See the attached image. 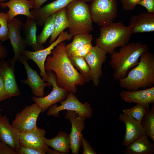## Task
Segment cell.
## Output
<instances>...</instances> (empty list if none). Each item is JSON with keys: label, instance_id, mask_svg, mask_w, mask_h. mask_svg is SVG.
Returning <instances> with one entry per match:
<instances>
[{"label": "cell", "instance_id": "603a6c76", "mask_svg": "<svg viewBox=\"0 0 154 154\" xmlns=\"http://www.w3.org/2000/svg\"><path fill=\"white\" fill-rule=\"evenodd\" d=\"M37 24L34 19L27 17L25 22L22 23V29L27 47H31L34 51L43 49L44 46L37 42Z\"/></svg>", "mask_w": 154, "mask_h": 154}, {"label": "cell", "instance_id": "7bdbcfd3", "mask_svg": "<svg viewBox=\"0 0 154 154\" xmlns=\"http://www.w3.org/2000/svg\"><path fill=\"white\" fill-rule=\"evenodd\" d=\"M83 1L86 2H91L92 0H82Z\"/></svg>", "mask_w": 154, "mask_h": 154}, {"label": "cell", "instance_id": "d590c367", "mask_svg": "<svg viewBox=\"0 0 154 154\" xmlns=\"http://www.w3.org/2000/svg\"><path fill=\"white\" fill-rule=\"evenodd\" d=\"M17 152L18 154H44L40 150L21 145Z\"/></svg>", "mask_w": 154, "mask_h": 154}, {"label": "cell", "instance_id": "8d00e7d4", "mask_svg": "<svg viewBox=\"0 0 154 154\" xmlns=\"http://www.w3.org/2000/svg\"><path fill=\"white\" fill-rule=\"evenodd\" d=\"M0 154H18L9 146L0 141Z\"/></svg>", "mask_w": 154, "mask_h": 154}, {"label": "cell", "instance_id": "cb8c5ba5", "mask_svg": "<svg viewBox=\"0 0 154 154\" xmlns=\"http://www.w3.org/2000/svg\"><path fill=\"white\" fill-rule=\"evenodd\" d=\"M123 151L124 154H153L154 144L145 134L127 145Z\"/></svg>", "mask_w": 154, "mask_h": 154}, {"label": "cell", "instance_id": "7402d4cb", "mask_svg": "<svg viewBox=\"0 0 154 154\" xmlns=\"http://www.w3.org/2000/svg\"><path fill=\"white\" fill-rule=\"evenodd\" d=\"M129 27L132 34L154 31V13L143 12L132 16Z\"/></svg>", "mask_w": 154, "mask_h": 154}, {"label": "cell", "instance_id": "6da1fadb", "mask_svg": "<svg viewBox=\"0 0 154 154\" xmlns=\"http://www.w3.org/2000/svg\"><path fill=\"white\" fill-rule=\"evenodd\" d=\"M65 46L64 41L57 44L52 51V55L46 57L44 68L46 71L54 72L59 86L74 93L77 92V86L83 85L86 82L72 64L67 54Z\"/></svg>", "mask_w": 154, "mask_h": 154}, {"label": "cell", "instance_id": "60d3db41", "mask_svg": "<svg viewBox=\"0 0 154 154\" xmlns=\"http://www.w3.org/2000/svg\"><path fill=\"white\" fill-rule=\"evenodd\" d=\"M48 0H34L35 4V10L40 8L42 5Z\"/></svg>", "mask_w": 154, "mask_h": 154}, {"label": "cell", "instance_id": "e0dca14e", "mask_svg": "<svg viewBox=\"0 0 154 154\" xmlns=\"http://www.w3.org/2000/svg\"><path fill=\"white\" fill-rule=\"evenodd\" d=\"M46 133L44 129L38 127L34 130L20 133V144L23 146L33 148L46 154L49 149L45 142Z\"/></svg>", "mask_w": 154, "mask_h": 154}, {"label": "cell", "instance_id": "3957f363", "mask_svg": "<svg viewBox=\"0 0 154 154\" xmlns=\"http://www.w3.org/2000/svg\"><path fill=\"white\" fill-rule=\"evenodd\" d=\"M148 50L147 45L136 42L128 43L119 51H115L111 54L109 62L114 78L119 80L125 77L128 70L137 65L141 56Z\"/></svg>", "mask_w": 154, "mask_h": 154}, {"label": "cell", "instance_id": "ba28073f", "mask_svg": "<svg viewBox=\"0 0 154 154\" xmlns=\"http://www.w3.org/2000/svg\"><path fill=\"white\" fill-rule=\"evenodd\" d=\"M41 109L36 103L25 107L17 113L11 125L20 134L37 129V121Z\"/></svg>", "mask_w": 154, "mask_h": 154}, {"label": "cell", "instance_id": "d4e9b609", "mask_svg": "<svg viewBox=\"0 0 154 154\" xmlns=\"http://www.w3.org/2000/svg\"><path fill=\"white\" fill-rule=\"evenodd\" d=\"M45 142L48 146L62 154L70 152V141L69 135L64 132L60 131L57 135L51 139H45Z\"/></svg>", "mask_w": 154, "mask_h": 154}, {"label": "cell", "instance_id": "4dcf8cb0", "mask_svg": "<svg viewBox=\"0 0 154 154\" xmlns=\"http://www.w3.org/2000/svg\"><path fill=\"white\" fill-rule=\"evenodd\" d=\"M146 110L144 106L137 104L131 108L123 110V113L131 117L141 123Z\"/></svg>", "mask_w": 154, "mask_h": 154}, {"label": "cell", "instance_id": "2e32d148", "mask_svg": "<svg viewBox=\"0 0 154 154\" xmlns=\"http://www.w3.org/2000/svg\"><path fill=\"white\" fill-rule=\"evenodd\" d=\"M119 96L126 103H135L148 110L150 104H154V86L140 90H123L120 92Z\"/></svg>", "mask_w": 154, "mask_h": 154}, {"label": "cell", "instance_id": "484cf974", "mask_svg": "<svg viewBox=\"0 0 154 154\" xmlns=\"http://www.w3.org/2000/svg\"><path fill=\"white\" fill-rule=\"evenodd\" d=\"M68 26L65 7L57 12L54 21V30L49 41L50 44L53 42L62 32L68 28Z\"/></svg>", "mask_w": 154, "mask_h": 154}, {"label": "cell", "instance_id": "52a82bcc", "mask_svg": "<svg viewBox=\"0 0 154 154\" xmlns=\"http://www.w3.org/2000/svg\"><path fill=\"white\" fill-rule=\"evenodd\" d=\"M59 106L56 103L50 106L47 115L58 117L60 111L66 110L75 112L79 116L86 119L90 118L93 116V110L90 104L87 102H81L72 92H69L66 99L61 102Z\"/></svg>", "mask_w": 154, "mask_h": 154}, {"label": "cell", "instance_id": "b9f144b4", "mask_svg": "<svg viewBox=\"0 0 154 154\" xmlns=\"http://www.w3.org/2000/svg\"><path fill=\"white\" fill-rule=\"evenodd\" d=\"M46 153L50 154H62V153L58 151L54 150H52L49 149Z\"/></svg>", "mask_w": 154, "mask_h": 154}, {"label": "cell", "instance_id": "9c48e42d", "mask_svg": "<svg viewBox=\"0 0 154 154\" xmlns=\"http://www.w3.org/2000/svg\"><path fill=\"white\" fill-rule=\"evenodd\" d=\"M73 37L67 31L62 32L56 39L48 47L37 51H30L25 50L22 54L27 59H31L35 62L39 68L40 75L43 79L48 82L49 77L44 68V64L47 56L50 55L52 50L60 42L65 40H70Z\"/></svg>", "mask_w": 154, "mask_h": 154}, {"label": "cell", "instance_id": "f546056e", "mask_svg": "<svg viewBox=\"0 0 154 154\" xmlns=\"http://www.w3.org/2000/svg\"><path fill=\"white\" fill-rule=\"evenodd\" d=\"M70 62L75 67L80 71V73L85 79L86 82H89L92 80L90 67L84 58L70 57L69 58Z\"/></svg>", "mask_w": 154, "mask_h": 154}, {"label": "cell", "instance_id": "7c38bea8", "mask_svg": "<svg viewBox=\"0 0 154 154\" xmlns=\"http://www.w3.org/2000/svg\"><path fill=\"white\" fill-rule=\"evenodd\" d=\"M64 117L69 119L71 124V131L69 136L72 153L78 154L81 145L82 132L84 129V120L86 119L79 116L75 112L68 110H66Z\"/></svg>", "mask_w": 154, "mask_h": 154}, {"label": "cell", "instance_id": "4316f807", "mask_svg": "<svg viewBox=\"0 0 154 154\" xmlns=\"http://www.w3.org/2000/svg\"><path fill=\"white\" fill-rule=\"evenodd\" d=\"M73 37L72 41L65 46L68 58L74 51L85 44L91 42L93 39L92 35L89 33L78 34Z\"/></svg>", "mask_w": 154, "mask_h": 154}, {"label": "cell", "instance_id": "30bf717a", "mask_svg": "<svg viewBox=\"0 0 154 154\" xmlns=\"http://www.w3.org/2000/svg\"><path fill=\"white\" fill-rule=\"evenodd\" d=\"M49 80L48 82L53 87L51 92L45 97H38L33 96L32 100L36 103L41 109L43 113L52 105L60 102L67 97L68 92L66 90L59 86L57 84L55 74L52 71H47Z\"/></svg>", "mask_w": 154, "mask_h": 154}, {"label": "cell", "instance_id": "9a60e30c", "mask_svg": "<svg viewBox=\"0 0 154 154\" xmlns=\"http://www.w3.org/2000/svg\"><path fill=\"white\" fill-rule=\"evenodd\" d=\"M22 23L20 20L15 17L8 22L9 39L14 52L13 58L15 62L19 60L22 52L27 47L24 38L21 35Z\"/></svg>", "mask_w": 154, "mask_h": 154}, {"label": "cell", "instance_id": "ac0fdd59", "mask_svg": "<svg viewBox=\"0 0 154 154\" xmlns=\"http://www.w3.org/2000/svg\"><path fill=\"white\" fill-rule=\"evenodd\" d=\"M118 120L123 122L125 131L122 141V144L127 146L131 142L146 134L141 123L131 117L123 113L119 115Z\"/></svg>", "mask_w": 154, "mask_h": 154}, {"label": "cell", "instance_id": "ee69618b", "mask_svg": "<svg viewBox=\"0 0 154 154\" xmlns=\"http://www.w3.org/2000/svg\"><path fill=\"white\" fill-rule=\"evenodd\" d=\"M6 0H0V2H3V1H4ZM32 1H34V0H31Z\"/></svg>", "mask_w": 154, "mask_h": 154}, {"label": "cell", "instance_id": "4fadbf2b", "mask_svg": "<svg viewBox=\"0 0 154 154\" xmlns=\"http://www.w3.org/2000/svg\"><path fill=\"white\" fill-rule=\"evenodd\" d=\"M15 63L13 58L8 61L2 60L0 62V76L3 80L8 98L20 94L15 76Z\"/></svg>", "mask_w": 154, "mask_h": 154}, {"label": "cell", "instance_id": "277c9868", "mask_svg": "<svg viewBox=\"0 0 154 154\" xmlns=\"http://www.w3.org/2000/svg\"><path fill=\"white\" fill-rule=\"evenodd\" d=\"M132 34L129 26L124 25L121 21L112 23L100 27V36L96 39V45L112 54L116 48L128 43Z\"/></svg>", "mask_w": 154, "mask_h": 154}, {"label": "cell", "instance_id": "f35d334b", "mask_svg": "<svg viewBox=\"0 0 154 154\" xmlns=\"http://www.w3.org/2000/svg\"><path fill=\"white\" fill-rule=\"evenodd\" d=\"M8 98L7 96L2 78L0 76V103Z\"/></svg>", "mask_w": 154, "mask_h": 154}, {"label": "cell", "instance_id": "7a4b0ae2", "mask_svg": "<svg viewBox=\"0 0 154 154\" xmlns=\"http://www.w3.org/2000/svg\"><path fill=\"white\" fill-rule=\"evenodd\" d=\"M138 64L118 80L120 86L129 91L145 89L154 85V55L148 50L140 56Z\"/></svg>", "mask_w": 154, "mask_h": 154}, {"label": "cell", "instance_id": "f6af8a7d", "mask_svg": "<svg viewBox=\"0 0 154 154\" xmlns=\"http://www.w3.org/2000/svg\"><path fill=\"white\" fill-rule=\"evenodd\" d=\"M1 116V114L0 113V116Z\"/></svg>", "mask_w": 154, "mask_h": 154}, {"label": "cell", "instance_id": "8992f818", "mask_svg": "<svg viewBox=\"0 0 154 154\" xmlns=\"http://www.w3.org/2000/svg\"><path fill=\"white\" fill-rule=\"evenodd\" d=\"M89 5L92 21L101 27L113 23L117 16L116 0H92Z\"/></svg>", "mask_w": 154, "mask_h": 154}, {"label": "cell", "instance_id": "5b68a950", "mask_svg": "<svg viewBox=\"0 0 154 154\" xmlns=\"http://www.w3.org/2000/svg\"><path fill=\"white\" fill-rule=\"evenodd\" d=\"M69 23L68 33L73 37L89 33L93 30L89 7L82 0H74L65 7Z\"/></svg>", "mask_w": 154, "mask_h": 154}, {"label": "cell", "instance_id": "e575fe53", "mask_svg": "<svg viewBox=\"0 0 154 154\" xmlns=\"http://www.w3.org/2000/svg\"><path fill=\"white\" fill-rule=\"evenodd\" d=\"M81 145L82 146L83 154H96V152L90 145L87 140L85 139L82 135Z\"/></svg>", "mask_w": 154, "mask_h": 154}, {"label": "cell", "instance_id": "836d02e7", "mask_svg": "<svg viewBox=\"0 0 154 154\" xmlns=\"http://www.w3.org/2000/svg\"><path fill=\"white\" fill-rule=\"evenodd\" d=\"M123 10L131 11L134 10L136 5H139L141 0H119Z\"/></svg>", "mask_w": 154, "mask_h": 154}, {"label": "cell", "instance_id": "ffe728a7", "mask_svg": "<svg viewBox=\"0 0 154 154\" xmlns=\"http://www.w3.org/2000/svg\"><path fill=\"white\" fill-rule=\"evenodd\" d=\"M73 0H56L38 9H31V12L37 25L42 26L49 16L66 7Z\"/></svg>", "mask_w": 154, "mask_h": 154}, {"label": "cell", "instance_id": "1f68e13d", "mask_svg": "<svg viewBox=\"0 0 154 154\" xmlns=\"http://www.w3.org/2000/svg\"><path fill=\"white\" fill-rule=\"evenodd\" d=\"M8 21L6 13H0V41H5L9 39Z\"/></svg>", "mask_w": 154, "mask_h": 154}, {"label": "cell", "instance_id": "f1b7e54d", "mask_svg": "<svg viewBox=\"0 0 154 154\" xmlns=\"http://www.w3.org/2000/svg\"><path fill=\"white\" fill-rule=\"evenodd\" d=\"M57 13L49 16L44 23V26L40 34L37 37V43L42 45L52 33L54 28V21Z\"/></svg>", "mask_w": 154, "mask_h": 154}, {"label": "cell", "instance_id": "74e56055", "mask_svg": "<svg viewBox=\"0 0 154 154\" xmlns=\"http://www.w3.org/2000/svg\"><path fill=\"white\" fill-rule=\"evenodd\" d=\"M139 5L145 7L147 12L154 13V0H141Z\"/></svg>", "mask_w": 154, "mask_h": 154}, {"label": "cell", "instance_id": "d6a6232c", "mask_svg": "<svg viewBox=\"0 0 154 154\" xmlns=\"http://www.w3.org/2000/svg\"><path fill=\"white\" fill-rule=\"evenodd\" d=\"M93 46L91 42L86 44L74 51L69 58L70 57L84 58Z\"/></svg>", "mask_w": 154, "mask_h": 154}, {"label": "cell", "instance_id": "5bb4252c", "mask_svg": "<svg viewBox=\"0 0 154 154\" xmlns=\"http://www.w3.org/2000/svg\"><path fill=\"white\" fill-rule=\"evenodd\" d=\"M26 57L23 54L20 56L19 60L25 69L27 78L21 81V82L27 84L31 88L33 94L38 97H42L44 95V90L46 87H51L52 85L45 81L39 76L36 70L30 67L29 65Z\"/></svg>", "mask_w": 154, "mask_h": 154}, {"label": "cell", "instance_id": "ab89813d", "mask_svg": "<svg viewBox=\"0 0 154 154\" xmlns=\"http://www.w3.org/2000/svg\"><path fill=\"white\" fill-rule=\"evenodd\" d=\"M8 56V51L7 49L0 41V59L5 58Z\"/></svg>", "mask_w": 154, "mask_h": 154}, {"label": "cell", "instance_id": "d6986e66", "mask_svg": "<svg viewBox=\"0 0 154 154\" xmlns=\"http://www.w3.org/2000/svg\"><path fill=\"white\" fill-rule=\"evenodd\" d=\"M0 5L3 8L7 7L9 9L6 13L8 22L19 15H25L34 19L31 10L34 9V3L31 0H9L5 3L0 2Z\"/></svg>", "mask_w": 154, "mask_h": 154}, {"label": "cell", "instance_id": "83f0119b", "mask_svg": "<svg viewBox=\"0 0 154 154\" xmlns=\"http://www.w3.org/2000/svg\"><path fill=\"white\" fill-rule=\"evenodd\" d=\"M146 134L154 141V104L147 110L141 122Z\"/></svg>", "mask_w": 154, "mask_h": 154}, {"label": "cell", "instance_id": "8fae6325", "mask_svg": "<svg viewBox=\"0 0 154 154\" xmlns=\"http://www.w3.org/2000/svg\"><path fill=\"white\" fill-rule=\"evenodd\" d=\"M107 52L105 50L96 45L93 46L84 58L88 64L93 84L98 86L100 79L102 76V67L106 60Z\"/></svg>", "mask_w": 154, "mask_h": 154}, {"label": "cell", "instance_id": "44dd1931", "mask_svg": "<svg viewBox=\"0 0 154 154\" xmlns=\"http://www.w3.org/2000/svg\"><path fill=\"white\" fill-rule=\"evenodd\" d=\"M19 136L20 133L10 123L8 117L0 116V141L17 152L21 145Z\"/></svg>", "mask_w": 154, "mask_h": 154}, {"label": "cell", "instance_id": "bcb514c9", "mask_svg": "<svg viewBox=\"0 0 154 154\" xmlns=\"http://www.w3.org/2000/svg\"><path fill=\"white\" fill-rule=\"evenodd\" d=\"M0 108H1V106H0Z\"/></svg>", "mask_w": 154, "mask_h": 154}]
</instances>
